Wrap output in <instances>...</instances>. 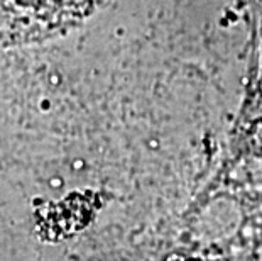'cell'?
I'll use <instances>...</instances> for the list:
<instances>
[{
	"label": "cell",
	"mask_w": 262,
	"mask_h": 261,
	"mask_svg": "<svg viewBox=\"0 0 262 261\" xmlns=\"http://www.w3.org/2000/svg\"><path fill=\"white\" fill-rule=\"evenodd\" d=\"M105 0H0V43H32L71 29Z\"/></svg>",
	"instance_id": "obj_1"
}]
</instances>
